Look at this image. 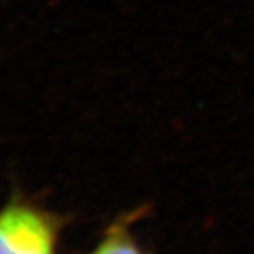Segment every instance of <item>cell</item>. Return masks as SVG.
Segmentation results:
<instances>
[{"instance_id":"cell-1","label":"cell","mask_w":254,"mask_h":254,"mask_svg":"<svg viewBox=\"0 0 254 254\" xmlns=\"http://www.w3.org/2000/svg\"><path fill=\"white\" fill-rule=\"evenodd\" d=\"M67 217L14 194L0 208V254H59Z\"/></svg>"},{"instance_id":"cell-2","label":"cell","mask_w":254,"mask_h":254,"mask_svg":"<svg viewBox=\"0 0 254 254\" xmlns=\"http://www.w3.org/2000/svg\"><path fill=\"white\" fill-rule=\"evenodd\" d=\"M132 216H126L109 227L90 254H146L130 231Z\"/></svg>"}]
</instances>
